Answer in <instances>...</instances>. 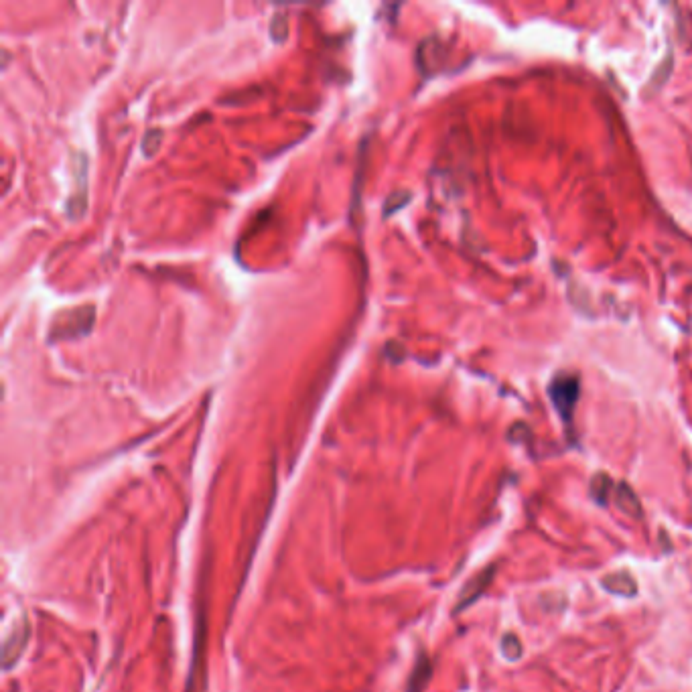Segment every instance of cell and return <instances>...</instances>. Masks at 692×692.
I'll list each match as a JSON object with an SVG mask.
<instances>
[{
	"instance_id": "cell-1",
	"label": "cell",
	"mask_w": 692,
	"mask_h": 692,
	"mask_svg": "<svg viewBox=\"0 0 692 692\" xmlns=\"http://www.w3.org/2000/svg\"><path fill=\"white\" fill-rule=\"evenodd\" d=\"M161 138H163V132L159 128H153L147 132V136H145V153L147 155H153L157 151Z\"/></svg>"
}]
</instances>
